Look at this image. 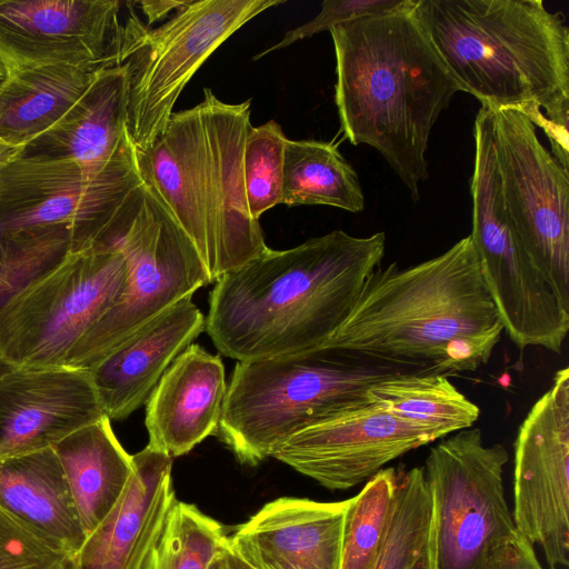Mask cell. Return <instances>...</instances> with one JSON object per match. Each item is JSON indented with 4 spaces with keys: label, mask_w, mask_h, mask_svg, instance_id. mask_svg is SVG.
<instances>
[{
    "label": "cell",
    "mask_w": 569,
    "mask_h": 569,
    "mask_svg": "<svg viewBox=\"0 0 569 569\" xmlns=\"http://www.w3.org/2000/svg\"><path fill=\"white\" fill-rule=\"evenodd\" d=\"M508 459L502 445H485L473 427L430 449L422 468L433 500L439 569H476L489 547L518 535L505 496Z\"/></svg>",
    "instance_id": "obj_12"
},
{
    "label": "cell",
    "mask_w": 569,
    "mask_h": 569,
    "mask_svg": "<svg viewBox=\"0 0 569 569\" xmlns=\"http://www.w3.org/2000/svg\"><path fill=\"white\" fill-rule=\"evenodd\" d=\"M23 151L22 147H9L0 143V174L4 167L19 157Z\"/></svg>",
    "instance_id": "obj_39"
},
{
    "label": "cell",
    "mask_w": 569,
    "mask_h": 569,
    "mask_svg": "<svg viewBox=\"0 0 569 569\" xmlns=\"http://www.w3.org/2000/svg\"><path fill=\"white\" fill-rule=\"evenodd\" d=\"M385 250V232L343 230L287 250L269 248L216 281L204 330L237 362L320 348L352 311Z\"/></svg>",
    "instance_id": "obj_1"
},
{
    "label": "cell",
    "mask_w": 569,
    "mask_h": 569,
    "mask_svg": "<svg viewBox=\"0 0 569 569\" xmlns=\"http://www.w3.org/2000/svg\"><path fill=\"white\" fill-rule=\"evenodd\" d=\"M219 561L221 569H254L231 550L228 541L219 557Z\"/></svg>",
    "instance_id": "obj_37"
},
{
    "label": "cell",
    "mask_w": 569,
    "mask_h": 569,
    "mask_svg": "<svg viewBox=\"0 0 569 569\" xmlns=\"http://www.w3.org/2000/svg\"><path fill=\"white\" fill-rule=\"evenodd\" d=\"M280 204L329 206L357 213L365 209V194L358 173L336 143L288 139Z\"/></svg>",
    "instance_id": "obj_25"
},
{
    "label": "cell",
    "mask_w": 569,
    "mask_h": 569,
    "mask_svg": "<svg viewBox=\"0 0 569 569\" xmlns=\"http://www.w3.org/2000/svg\"><path fill=\"white\" fill-rule=\"evenodd\" d=\"M369 402L403 420L431 430L438 439L471 428L480 409L438 372L402 375L367 391Z\"/></svg>",
    "instance_id": "obj_26"
},
{
    "label": "cell",
    "mask_w": 569,
    "mask_h": 569,
    "mask_svg": "<svg viewBox=\"0 0 569 569\" xmlns=\"http://www.w3.org/2000/svg\"><path fill=\"white\" fill-rule=\"evenodd\" d=\"M287 141L281 126L274 120L251 127L247 133L242 174L248 211L256 220L281 203Z\"/></svg>",
    "instance_id": "obj_31"
},
{
    "label": "cell",
    "mask_w": 569,
    "mask_h": 569,
    "mask_svg": "<svg viewBox=\"0 0 569 569\" xmlns=\"http://www.w3.org/2000/svg\"><path fill=\"white\" fill-rule=\"evenodd\" d=\"M7 78H8V72L3 68V66L0 63V87L3 84V82L7 80Z\"/></svg>",
    "instance_id": "obj_40"
},
{
    "label": "cell",
    "mask_w": 569,
    "mask_h": 569,
    "mask_svg": "<svg viewBox=\"0 0 569 569\" xmlns=\"http://www.w3.org/2000/svg\"><path fill=\"white\" fill-rule=\"evenodd\" d=\"M119 0H0V63L7 72L52 64H120Z\"/></svg>",
    "instance_id": "obj_14"
},
{
    "label": "cell",
    "mask_w": 569,
    "mask_h": 569,
    "mask_svg": "<svg viewBox=\"0 0 569 569\" xmlns=\"http://www.w3.org/2000/svg\"><path fill=\"white\" fill-rule=\"evenodd\" d=\"M415 3L329 32L340 131L351 144L376 149L417 202L429 178L431 131L460 90L418 22Z\"/></svg>",
    "instance_id": "obj_3"
},
{
    "label": "cell",
    "mask_w": 569,
    "mask_h": 569,
    "mask_svg": "<svg viewBox=\"0 0 569 569\" xmlns=\"http://www.w3.org/2000/svg\"><path fill=\"white\" fill-rule=\"evenodd\" d=\"M142 182L131 141L101 167L20 154L0 174V236L59 226L72 252L113 247Z\"/></svg>",
    "instance_id": "obj_8"
},
{
    "label": "cell",
    "mask_w": 569,
    "mask_h": 569,
    "mask_svg": "<svg viewBox=\"0 0 569 569\" xmlns=\"http://www.w3.org/2000/svg\"><path fill=\"white\" fill-rule=\"evenodd\" d=\"M493 144L505 214L515 240L569 311V170L512 109L493 110Z\"/></svg>",
    "instance_id": "obj_11"
},
{
    "label": "cell",
    "mask_w": 569,
    "mask_h": 569,
    "mask_svg": "<svg viewBox=\"0 0 569 569\" xmlns=\"http://www.w3.org/2000/svg\"><path fill=\"white\" fill-rule=\"evenodd\" d=\"M428 372L335 347L237 362L218 433L241 463L257 466L296 433L371 405L372 386Z\"/></svg>",
    "instance_id": "obj_6"
},
{
    "label": "cell",
    "mask_w": 569,
    "mask_h": 569,
    "mask_svg": "<svg viewBox=\"0 0 569 569\" xmlns=\"http://www.w3.org/2000/svg\"><path fill=\"white\" fill-rule=\"evenodd\" d=\"M436 440L431 430L369 405L296 433L271 457L327 489L347 490Z\"/></svg>",
    "instance_id": "obj_15"
},
{
    "label": "cell",
    "mask_w": 569,
    "mask_h": 569,
    "mask_svg": "<svg viewBox=\"0 0 569 569\" xmlns=\"http://www.w3.org/2000/svg\"><path fill=\"white\" fill-rule=\"evenodd\" d=\"M132 473L110 512L87 536L74 569H142L177 501L172 458L147 445L131 455Z\"/></svg>",
    "instance_id": "obj_18"
},
{
    "label": "cell",
    "mask_w": 569,
    "mask_h": 569,
    "mask_svg": "<svg viewBox=\"0 0 569 569\" xmlns=\"http://www.w3.org/2000/svg\"><path fill=\"white\" fill-rule=\"evenodd\" d=\"M128 262L114 306L72 348L67 365L88 369L146 323L212 282L193 243L144 181L117 242Z\"/></svg>",
    "instance_id": "obj_10"
},
{
    "label": "cell",
    "mask_w": 569,
    "mask_h": 569,
    "mask_svg": "<svg viewBox=\"0 0 569 569\" xmlns=\"http://www.w3.org/2000/svg\"><path fill=\"white\" fill-rule=\"evenodd\" d=\"M88 536L121 497L132 473V460L104 416L53 447Z\"/></svg>",
    "instance_id": "obj_24"
},
{
    "label": "cell",
    "mask_w": 569,
    "mask_h": 569,
    "mask_svg": "<svg viewBox=\"0 0 569 569\" xmlns=\"http://www.w3.org/2000/svg\"><path fill=\"white\" fill-rule=\"evenodd\" d=\"M100 69L52 64L8 72L0 87V143L24 148L48 131L82 97Z\"/></svg>",
    "instance_id": "obj_23"
},
{
    "label": "cell",
    "mask_w": 569,
    "mask_h": 569,
    "mask_svg": "<svg viewBox=\"0 0 569 569\" xmlns=\"http://www.w3.org/2000/svg\"><path fill=\"white\" fill-rule=\"evenodd\" d=\"M522 548L526 560V569H546L540 563L537 553L535 551V546L528 542L525 538L522 540ZM549 569V568H548Z\"/></svg>",
    "instance_id": "obj_38"
},
{
    "label": "cell",
    "mask_w": 569,
    "mask_h": 569,
    "mask_svg": "<svg viewBox=\"0 0 569 569\" xmlns=\"http://www.w3.org/2000/svg\"><path fill=\"white\" fill-rule=\"evenodd\" d=\"M413 13L460 91L568 130L569 28L541 0H416Z\"/></svg>",
    "instance_id": "obj_4"
},
{
    "label": "cell",
    "mask_w": 569,
    "mask_h": 569,
    "mask_svg": "<svg viewBox=\"0 0 569 569\" xmlns=\"http://www.w3.org/2000/svg\"><path fill=\"white\" fill-rule=\"evenodd\" d=\"M410 569H439L435 513L427 540Z\"/></svg>",
    "instance_id": "obj_36"
},
{
    "label": "cell",
    "mask_w": 569,
    "mask_h": 569,
    "mask_svg": "<svg viewBox=\"0 0 569 569\" xmlns=\"http://www.w3.org/2000/svg\"><path fill=\"white\" fill-rule=\"evenodd\" d=\"M518 533L538 546L549 569L569 565V368L532 405L513 443Z\"/></svg>",
    "instance_id": "obj_13"
},
{
    "label": "cell",
    "mask_w": 569,
    "mask_h": 569,
    "mask_svg": "<svg viewBox=\"0 0 569 569\" xmlns=\"http://www.w3.org/2000/svg\"><path fill=\"white\" fill-rule=\"evenodd\" d=\"M71 251L69 231L59 226L0 236V312L33 278ZM10 370L0 358V376Z\"/></svg>",
    "instance_id": "obj_30"
},
{
    "label": "cell",
    "mask_w": 569,
    "mask_h": 569,
    "mask_svg": "<svg viewBox=\"0 0 569 569\" xmlns=\"http://www.w3.org/2000/svg\"><path fill=\"white\" fill-rule=\"evenodd\" d=\"M127 278L118 244L69 251L2 308V362L10 369L66 366L72 348L118 301Z\"/></svg>",
    "instance_id": "obj_9"
},
{
    "label": "cell",
    "mask_w": 569,
    "mask_h": 569,
    "mask_svg": "<svg viewBox=\"0 0 569 569\" xmlns=\"http://www.w3.org/2000/svg\"><path fill=\"white\" fill-rule=\"evenodd\" d=\"M227 541L217 520L194 505L177 500L142 569H209Z\"/></svg>",
    "instance_id": "obj_28"
},
{
    "label": "cell",
    "mask_w": 569,
    "mask_h": 569,
    "mask_svg": "<svg viewBox=\"0 0 569 569\" xmlns=\"http://www.w3.org/2000/svg\"><path fill=\"white\" fill-rule=\"evenodd\" d=\"M186 1L187 0H144L137 2V6L140 7V10L148 21L147 27H150L152 23L166 18L170 12H176Z\"/></svg>",
    "instance_id": "obj_35"
},
{
    "label": "cell",
    "mask_w": 569,
    "mask_h": 569,
    "mask_svg": "<svg viewBox=\"0 0 569 569\" xmlns=\"http://www.w3.org/2000/svg\"><path fill=\"white\" fill-rule=\"evenodd\" d=\"M409 0H326L311 20L288 30L276 44L261 51L253 60L293 44L297 41L329 31L333 27L369 16L389 13L405 7Z\"/></svg>",
    "instance_id": "obj_33"
},
{
    "label": "cell",
    "mask_w": 569,
    "mask_h": 569,
    "mask_svg": "<svg viewBox=\"0 0 569 569\" xmlns=\"http://www.w3.org/2000/svg\"><path fill=\"white\" fill-rule=\"evenodd\" d=\"M127 104L124 64L102 68L73 107L29 142L21 154L104 166L130 141L126 130Z\"/></svg>",
    "instance_id": "obj_21"
},
{
    "label": "cell",
    "mask_w": 569,
    "mask_h": 569,
    "mask_svg": "<svg viewBox=\"0 0 569 569\" xmlns=\"http://www.w3.org/2000/svg\"><path fill=\"white\" fill-rule=\"evenodd\" d=\"M74 559L0 507V569H74Z\"/></svg>",
    "instance_id": "obj_32"
},
{
    "label": "cell",
    "mask_w": 569,
    "mask_h": 569,
    "mask_svg": "<svg viewBox=\"0 0 569 569\" xmlns=\"http://www.w3.org/2000/svg\"><path fill=\"white\" fill-rule=\"evenodd\" d=\"M227 392L217 355L189 345L164 371L146 406L149 446L179 457L217 435Z\"/></svg>",
    "instance_id": "obj_20"
},
{
    "label": "cell",
    "mask_w": 569,
    "mask_h": 569,
    "mask_svg": "<svg viewBox=\"0 0 569 569\" xmlns=\"http://www.w3.org/2000/svg\"><path fill=\"white\" fill-rule=\"evenodd\" d=\"M204 328L206 317L187 297L89 367L104 415L123 420L144 405L168 367Z\"/></svg>",
    "instance_id": "obj_19"
},
{
    "label": "cell",
    "mask_w": 569,
    "mask_h": 569,
    "mask_svg": "<svg viewBox=\"0 0 569 569\" xmlns=\"http://www.w3.org/2000/svg\"><path fill=\"white\" fill-rule=\"evenodd\" d=\"M284 0L186 1L156 29L128 7L120 64L128 74L126 130L137 151H144L166 129L173 107L207 59L237 30Z\"/></svg>",
    "instance_id": "obj_7"
},
{
    "label": "cell",
    "mask_w": 569,
    "mask_h": 569,
    "mask_svg": "<svg viewBox=\"0 0 569 569\" xmlns=\"http://www.w3.org/2000/svg\"><path fill=\"white\" fill-rule=\"evenodd\" d=\"M0 507L74 555L87 538L53 448L0 459Z\"/></svg>",
    "instance_id": "obj_22"
},
{
    "label": "cell",
    "mask_w": 569,
    "mask_h": 569,
    "mask_svg": "<svg viewBox=\"0 0 569 569\" xmlns=\"http://www.w3.org/2000/svg\"><path fill=\"white\" fill-rule=\"evenodd\" d=\"M522 540L518 533L492 545L485 551L476 569H526Z\"/></svg>",
    "instance_id": "obj_34"
},
{
    "label": "cell",
    "mask_w": 569,
    "mask_h": 569,
    "mask_svg": "<svg viewBox=\"0 0 569 569\" xmlns=\"http://www.w3.org/2000/svg\"><path fill=\"white\" fill-rule=\"evenodd\" d=\"M350 501L278 498L239 526L228 545L254 569H341Z\"/></svg>",
    "instance_id": "obj_17"
},
{
    "label": "cell",
    "mask_w": 569,
    "mask_h": 569,
    "mask_svg": "<svg viewBox=\"0 0 569 569\" xmlns=\"http://www.w3.org/2000/svg\"><path fill=\"white\" fill-rule=\"evenodd\" d=\"M397 469L383 468L351 497L346 518L341 569H372L396 495Z\"/></svg>",
    "instance_id": "obj_29"
},
{
    "label": "cell",
    "mask_w": 569,
    "mask_h": 569,
    "mask_svg": "<svg viewBox=\"0 0 569 569\" xmlns=\"http://www.w3.org/2000/svg\"><path fill=\"white\" fill-rule=\"evenodd\" d=\"M104 416L88 369H10L0 376V459L52 448Z\"/></svg>",
    "instance_id": "obj_16"
},
{
    "label": "cell",
    "mask_w": 569,
    "mask_h": 569,
    "mask_svg": "<svg viewBox=\"0 0 569 569\" xmlns=\"http://www.w3.org/2000/svg\"><path fill=\"white\" fill-rule=\"evenodd\" d=\"M250 113V99L227 103L204 88L198 104L173 112L152 144L136 150L143 181L189 237L211 281L269 249L244 193Z\"/></svg>",
    "instance_id": "obj_5"
},
{
    "label": "cell",
    "mask_w": 569,
    "mask_h": 569,
    "mask_svg": "<svg viewBox=\"0 0 569 569\" xmlns=\"http://www.w3.org/2000/svg\"><path fill=\"white\" fill-rule=\"evenodd\" d=\"M502 331L469 234L418 264L379 266L322 347L449 375L488 363Z\"/></svg>",
    "instance_id": "obj_2"
},
{
    "label": "cell",
    "mask_w": 569,
    "mask_h": 569,
    "mask_svg": "<svg viewBox=\"0 0 569 569\" xmlns=\"http://www.w3.org/2000/svg\"><path fill=\"white\" fill-rule=\"evenodd\" d=\"M433 519V500L422 467L397 470L396 495L372 569H410Z\"/></svg>",
    "instance_id": "obj_27"
},
{
    "label": "cell",
    "mask_w": 569,
    "mask_h": 569,
    "mask_svg": "<svg viewBox=\"0 0 569 569\" xmlns=\"http://www.w3.org/2000/svg\"><path fill=\"white\" fill-rule=\"evenodd\" d=\"M209 569H221L219 558L210 566Z\"/></svg>",
    "instance_id": "obj_41"
}]
</instances>
